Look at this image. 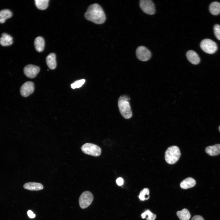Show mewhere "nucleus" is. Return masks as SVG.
<instances>
[{"mask_svg":"<svg viewBox=\"0 0 220 220\" xmlns=\"http://www.w3.org/2000/svg\"><path fill=\"white\" fill-rule=\"evenodd\" d=\"M84 16L87 20L97 24H103L106 19L104 10L97 3L90 5L84 14Z\"/></svg>","mask_w":220,"mask_h":220,"instance_id":"f257e3e1","label":"nucleus"},{"mask_svg":"<svg viewBox=\"0 0 220 220\" xmlns=\"http://www.w3.org/2000/svg\"><path fill=\"white\" fill-rule=\"evenodd\" d=\"M130 98L126 95L121 96L118 100V106L122 116L126 119L130 118L132 116L129 101Z\"/></svg>","mask_w":220,"mask_h":220,"instance_id":"f03ea898","label":"nucleus"},{"mask_svg":"<svg viewBox=\"0 0 220 220\" xmlns=\"http://www.w3.org/2000/svg\"><path fill=\"white\" fill-rule=\"evenodd\" d=\"M180 155L179 148L176 146H172L169 147L166 151L165 159L167 163L173 164L178 161Z\"/></svg>","mask_w":220,"mask_h":220,"instance_id":"7ed1b4c3","label":"nucleus"},{"mask_svg":"<svg viewBox=\"0 0 220 220\" xmlns=\"http://www.w3.org/2000/svg\"><path fill=\"white\" fill-rule=\"evenodd\" d=\"M81 148L84 153L94 156H99L101 153V148L98 146L92 143H85L82 146Z\"/></svg>","mask_w":220,"mask_h":220,"instance_id":"20e7f679","label":"nucleus"},{"mask_svg":"<svg viewBox=\"0 0 220 220\" xmlns=\"http://www.w3.org/2000/svg\"><path fill=\"white\" fill-rule=\"evenodd\" d=\"M200 46L204 52L211 54L214 53L218 49L217 44L212 40L208 38L202 41Z\"/></svg>","mask_w":220,"mask_h":220,"instance_id":"39448f33","label":"nucleus"},{"mask_svg":"<svg viewBox=\"0 0 220 220\" xmlns=\"http://www.w3.org/2000/svg\"><path fill=\"white\" fill-rule=\"evenodd\" d=\"M93 200V196L90 191L83 192L79 199V203L80 207L82 209L87 208L91 204Z\"/></svg>","mask_w":220,"mask_h":220,"instance_id":"423d86ee","label":"nucleus"},{"mask_svg":"<svg viewBox=\"0 0 220 220\" xmlns=\"http://www.w3.org/2000/svg\"><path fill=\"white\" fill-rule=\"evenodd\" d=\"M140 6L143 11L150 15L153 14L155 12L154 4L151 0H141Z\"/></svg>","mask_w":220,"mask_h":220,"instance_id":"0eeeda50","label":"nucleus"},{"mask_svg":"<svg viewBox=\"0 0 220 220\" xmlns=\"http://www.w3.org/2000/svg\"><path fill=\"white\" fill-rule=\"evenodd\" d=\"M136 53L137 58L142 61L148 60L151 56L150 51L146 47L143 46H140L137 48Z\"/></svg>","mask_w":220,"mask_h":220,"instance_id":"6e6552de","label":"nucleus"},{"mask_svg":"<svg viewBox=\"0 0 220 220\" xmlns=\"http://www.w3.org/2000/svg\"><path fill=\"white\" fill-rule=\"evenodd\" d=\"M40 71L39 68L32 64H28L24 68V72L28 78H33L35 77Z\"/></svg>","mask_w":220,"mask_h":220,"instance_id":"1a4fd4ad","label":"nucleus"},{"mask_svg":"<svg viewBox=\"0 0 220 220\" xmlns=\"http://www.w3.org/2000/svg\"><path fill=\"white\" fill-rule=\"evenodd\" d=\"M34 90L33 83L28 81L24 83L21 86L20 92L21 95L24 97H27L32 94Z\"/></svg>","mask_w":220,"mask_h":220,"instance_id":"9d476101","label":"nucleus"},{"mask_svg":"<svg viewBox=\"0 0 220 220\" xmlns=\"http://www.w3.org/2000/svg\"><path fill=\"white\" fill-rule=\"evenodd\" d=\"M186 56L188 60L192 64H198L200 59L198 54L194 51L190 50L186 53Z\"/></svg>","mask_w":220,"mask_h":220,"instance_id":"9b49d317","label":"nucleus"},{"mask_svg":"<svg viewBox=\"0 0 220 220\" xmlns=\"http://www.w3.org/2000/svg\"><path fill=\"white\" fill-rule=\"evenodd\" d=\"M206 152L211 156H215L220 154V144H217L207 147L205 149Z\"/></svg>","mask_w":220,"mask_h":220,"instance_id":"f8f14e48","label":"nucleus"},{"mask_svg":"<svg viewBox=\"0 0 220 220\" xmlns=\"http://www.w3.org/2000/svg\"><path fill=\"white\" fill-rule=\"evenodd\" d=\"M55 54L51 53L49 54L46 57V62L49 68L52 69H55L56 67L57 62Z\"/></svg>","mask_w":220,"mask_h":220,"instance_id":"ddd939ff","label":"nucleus"},{"mask_svg":"<svg viewBox=\"0 0 220 220\" xmlns=\"http://www.w3.org/2000/svg\"><path fill=\"white\" fill-rule=\"evenodd\" d=\"M13 43L12 37L9 35L3 33L0 38V44L3 46H9Z\"/></svg>","mask_w":220,"mask_h":220,"instance_id":"4468645a","label":"nucleus"},{"mask_svg":"<svg viewBox=\"0 0 220 220\" xmlns=\"http://www.w3.org/2000/svg\"><path fill=\"white\" fill-rule=\"evenodd\" d=\"M23 187L25 189L32 191L39 190L43 188V185L41 183L33 182L26 183Z\"/></svg>","mask_w":220,"mask_h":220,"instance_id":"2eb2a0df","label":"nucleus"},{"mask_svg":"<svg viewBox=\"0 0 220 220\" xmlns=\"http://www.w3.org/2000/svg\"><path fill=\"white\" fill-rule=\"evenodd\" d=\"M196 184V181L193 178L189 177L183 180L180 183L181 187L183 189H187L194 186Z\"/></svg>","mask_w":220,"mask_h":220,"instance_id":"dca6fc26","label":"nucleus"},{"mask_svg":"<svg viewBox=\"0 0 220 220\" xmlns=\"http://www.w3.org/2000/svg\"><path fill=\"white\" fill-rule=\"evenodd\" d=\"M34 45L36 50L38 52L42 51L45 46V41L43 38L41 36L36 37L34 41Z\"/></svg>","mask_w":220,"mask_h":220,"instance_id":"f3484780","label":"nucleus"},{"mask_svg":"<svg viewBox=\"0 0 220 220\" xmlns=\"http://www.w3.org/2000/svg\"><path fill=\"white\" fill-rule=\"evenodd\" d=\"M209 10L213 15L219 14L220 13V3L217 2H212L209 6Z\"/></svg>","mask_w":220,"mask_h":220,"instance_id":"a211bd4d","label":"nucleus"},{"mask_svg":"<svg viewBox=\"0 0 220 220\" xmlns=\"http://www.w3.org/2000/svg\"><path fill=\"white\" fill-rule=\"evenodd\" d=\"M176 214L181 220H189L191 217L189 212L186 208H184L181 211H178Z\"/></svg>","mask_w":220,"mask_h":220,"instance_id":"6ab92c4d","label":"nucleus"},{"mask_svg":"<svg viewBox=\"0 0 220 220\" xmlns=\"http://www.w3.org/2000/svg\"><path fill=\"white\" fill-rule=\"evenodd\" d=\"M12 16V12L9 9H4L0 11V23H4L6 20Z\"/></svg>","mask_w":220,"mask_h":220,"instance_id":"aec40b11","label":"nucleus"},{"mask_svg":"<svg viewBox=\"0 0 220 220\" xmlns=\"http://www.w3.org/2000/svg\"><path fill=\"white\" fill-rule=\"evenodd\" d=\"M35 1L37 7L39 9L44 10L48 6L49 0H35Z\"/></svg>","mask_w":220,"mask_h":220,"instance_id":"412c9836","label":"nucleus"},{"mask_svg":"<svg viewBox=\"0 0 220 220\" xmlns=\"http://www.w3.org/2000/svg\"><path fill=\"white\" fill-rule=\"evenodd\" d=\"M142 218H145L147 220H154L156 218V215L152 213L149 210H147L141 214Z\"/></svg>","mask_w":220,"mask_h":220,"instance_id":"4be33fe9","label":"nucleus"},{"mask_svg":"<svg viewBox=\"0 0 220 220\" xmlns=\"http://www.w3.org/2000/svg\"><path fill=\"white\" fill-rule=\"evenodd\" d=\"M149 191L147 188L143 189L140 192L139 197L141 200L144 201L148 200L149 198Z\"/></svg>","mask_w":220,"mask_h":220,"instance_id":"5701e85b","label":"nucleus"},{"mask_svg":"<svg viewBox=\"0 0 220 220\" xmlns=\"http://www.w3.org/2000/svg\"><path fill=\"white\" fill-rule=\"evenodd\" d=\"M85 80L82 79L77 80L71 84V87L72 89L80 87L84 84Z\"/></svg>","mask_w":220,"mask_h":220,"instance_id":"b1692460","label":"nucleus"},{"mask_svg":"<svg viewBox=\"0 0 220 220\" xmlns=\"http://www.w3.org/2000/svg\"><path fill=\"white\" fill-rule=\"evenodd\" d=\"M214 31L216 38L220 40V25L216 24L214 26Z\"/></svg>","mask_w":220,"mask_h":220,"instance_id":"393cba45","label":"nucleus"},{"mask_svg":"<svg viewBox=\"0 0 220 220\" xmlns=\"http://www.w3.org/2000/svg\"><path fill=\"white\" fill-rule=\"evenodd\" d=\"M116 182L118 185L121 186L123 185V180L122 178L119 177L116 179Z\"/></svg>","mask_w":220,"mask_h":220,"instance_id":"a878e982","label":"nucleus"},{"mask_svg":"<svg viewBox=\"0 0 220 220\" xmlns=\"http://www.w3.org/2000/svg\"><path fill=\"white\" fill-rule=\"evenodd\" d=\"M191 220H204L203 218L199 215H196L193 216Z\"/></svg>","mask_w":220,"mask_h":220,"instance_id":"bb28decb","label":"nucleus"},{"mask_svg":"<svg viewBox=\"0 0 220 220\" xmlns=\"http://www.w3.org/2000/svg\"><path fill=\"white\" fill-rule=\"evenodd\" d=\"M28 216L31 218H33L35 217V215L33 212L31 210H28L27 212Z\"/></svg>","mask_w":220,"mask_h":220,"instance_id":"cd10ccee","label":"nucleus"},{"mask_svg":"<svg viewBox=\"0 0 220 220\" xmlns=\"http://www.w3.org/2000/svg\"><path fill=\"white\" fill-rule=\"evenodd\" d=\"M219 131H220V126L219 127Z\"/></svg>","mask_w":220,"mask_h":220,"instance_id":"c85d7f7f","label":"nucleus"}]
</instances>
